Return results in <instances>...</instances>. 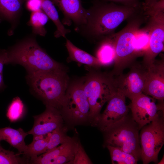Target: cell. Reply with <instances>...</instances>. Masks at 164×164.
Listing matches in <instances>:
<instances>
[{
  "instance_id": "1",
  "label": "cell",
  "mask_w": 164,
  "mask_h": 164,
  "mask_svg": "<svg viewBox=\"0 0 164 164\" xmlns=\"http://www.w3.org/2000/svg\"><path fill=\"white\" fill-rule=\"evenodd\" d=\"M86 9L85 24L76 31L92 43H97L115 33L124 21L144 11L143 7L135 8L101 0H93Z\"/></svg>"
},
{
  "instance_id": "2",
  "label": "cell",
  "mask_w": 164,
  "mask_h": 164,
  "mask_svg": "<svg viewBox=\"0 0 164 164\" xmlns=\"http://www.w3.org/2000/svg\"><path fill=\"white\" fill-rule=\"evenodd\" d=\"M33 35L24 38L7 50V64L20 65L27 73L67 71L39 45Z\"/></svg>"
},
{
  "instance_id": "3",
  "label": "cell",
  "mask_w": 164,
  "mask_h": 164,
  "mask_svg": "<svg viewBox=\"0 0 164 164\" xmlns=\"http://www.w3.org/2000/svg\"><path fill=\"white\" fill-rule=\"evenodd\" d=\"M147 19L144 11L136 14L126 20L127 23L121 30L112 35L115 51L114 67L111 72L113 76L122 73L123 70L134 64L138 57L135 48L136 36Z\"/></svg>"
},
{
  "instance_id": "4",
  "label": "cell",
  "mask_w": 164,
  "mask_h": 164,
  "mask_svg": "<svg viewBox=\"0 0 164 164\" xmlns=\"http://www.w3.org/2000/svg\"><path fill=\"white\" fill-rule=\"evenodd\" d=\"M27 73V82L36 96L46 106L60 111L69 84L67 71Z\"/></svg>"
},
{
  "instance_id": "5",
  "label": "cell",
  "mask_w": 164,
  "mask_h": 164,
  "mask_svg": "<svg viewBox=\"0 0 164 164\" xmlns=\"http://www.w3.org/2000/svg\"><path fill=\"white\" fill-rule=\"evenodd\" d=\"M83 80L90 107L89 124L94 126L103 105L118 91L115 78L111 72L92 71Z\"/></svg>"
},
{
  "instance_id": "6",
  "label": "cell",
  "mask_w": 164,
  "mask_h": 164,
  "mask_svg": "<svg viewBox=\"0 0 164 164\" xmlns=\"http://www.w3.org/2000/svg\"><path fill=\"white\" fill-rule=\"evenodd\" d=\"M138 126L129 114L119 121L105 128L101 131L104 137L103 146L117 148L141 159Z\"/></svg>"
},
{
  "instance_id": "7",
  "label": "cell",
  "mask_w": 164,
  "mask_h": 164,
  "mask_svg": "<svg viewBox=\"0 0 164 164\" xmlns=\"http://www.w3.org/2000/svg\"><path fill=\"white\" fill-rule=\"evenodd\" d=\"M83 82L82 79L69 84L60 110L64 121L69 125L89 123L90 107Z\"/></svg>"
},
{
  "instance_id": "8",
  "label": "cell",
  "mask_w": 164,
  "mask_h": 164,
  "mask_svg": "<svg viewBox=\"0 0 164 164\" xmlns=\"http://www.w3.org/2000/svg\"><path fill=\"white\" fill-rule=\"evenodd\" d=\"M145 13L148 16V21L144 28L148 32L149 41L142 65L147 68L164 49V7L152 6L145 10Z\"/></svg>"
},
{
  "instance_id": "9",
  "label": "cell",
  "mask_w": 164,
  "mask_h": 164,
  "mask_svg": "<svg viewBox=\"0 0 164 164\" xmlns=\"http://www.w3.org/2000/svg\"><path fill=\"white\" fill-rule=\"evenodd\" d=\"M139 134L141 159L143 164L158 162L159 153L164 143V115L143 126Z\"/></svg>"
},
{
  "instance_id": "10",
  "label": "cell",
  "mask_w": 164,
  "mask_h": 164,
  "mask_svg": "<svg viewBox=\"0 0 164 164\" xmlns=\"http://www.w3.org/2000/svg\"><path fill=\"white\" fill-rule=\"evenodd\" d=\"M157 100L143 93L135 97L129 107L132 117L139 129L164 114L163 102L156 104Z\"/></svg>"
},
{
  "instance_id": "11",
  "label": "cell",
  "mask_w": 164,
  "mask_h": 164,
  "mask_svg": "<svg viewBox=\"0 0 164 164\" xmlns=\"http://www.w3.org/2000/svg\"><path fill=\"white\" fill-rule=\"evenodd\" d=\"M126 74L115 78L118 90L131 101L142 93L146 79L147 69L142 65L134 63Z\"/></svg>"
},
{
  "instance_id": "12",
  "label": "cell",
  "mask_w": 164,
  "mask_h": 164,
  "mask_svg": "<svg viewBox=\"0 0 164 164\" xmlns=\"http://www.w3.org/2000/svg\"><path fill=\"white\" fill-rule=\"evenodd\" d=\"M126 97L118 91L108 101L105 110L100 114L94 126L101 131L128 114L130 108L126 105Z\"/></svg>"
},
{
  "instance_id": "13",
  "label": "cell",
  "mask_w": 164,
  "mask_h": 164,
  "mask_svg": "<svg viewBox=\"0 0 164 164\" xmlns=\"http://www.w3.org/2000/svg\"><path fill=\"white\" fill-rule=\"evenodd\" d=\"M45 111L33 116L32 128L27 132L33 136L46 134L63 125V119L60 111L50 106L46 105Z\"/></svg>"
},
{
  "instance_id": "14",
  "label": "cell",
  "mask_w": 164,
  "mask_h": 164,
  "mask_svg": "<svg viewBox=\"0 0 164 164\" xmlns=\"http://www.w3.org/2000/svg\"><path fill=\"white\" fill-rule=\"evenodd\" d=\"M142 93L155 99H164V63L163 59L155 60L147 68L146 79Z\"/></svg>"
},
{
  "instance_id": "15",
  "label": "cell",
  "mask_w": 164,
  "mask_h": 164,
  "mask_svg": "<svg viewBox=\"0 0 164 164\" xmlns=\"http://www.w3.org/2000/svg\"><path fill=\"white\" fill-rule=\"evenodd\" d=\"M62 13V22L70 26L73 23L75 30L85 24L86 9L83 6L81 0H51Z\"/></svg>"
},
{
  "instance_id": "16",
  "label": "cell",
  "mask_w": 164,
  "mask_h": 164,
  "mask_svg": "<svg viewBox=\"0 0 164 164\" xmlns=\"http://www.w3.org/2000/svg\"><path fill=\"white\" fill-rule=\"evenodd\" d=\"M25 0H0V22L6 20L11 24L9 34L13 33L20 17Z\"/></svg>"
},
{
  "instance_id": "17",
  "label": "cell",
  "mask_w": 164,
  "mask_h": 164,
  "mask_svg": "<svg viewBox=\"0 0 164 164\" xmlns=\"http://www.w3.org/2000/svg\"><path fill=\"white\" fill-rule=\"evenodd\" d=\"M65 46L69 54L68 61H75L95 68L103 66L96 57L76 46L67 39Z\"/></svg>"
},
{
  "instance_id": "18",
  "label": "cell",
  "mask_w": 164,
  "mask_h": 164,
  "mask_svg": "<svg viewBox=\"0 0 164 164\" xmlns=\"http://www.w3.org/2000/svg\"><path fill=\"white\" fill-rule=\"evenodd\" d=\"M28 135L21 128L16 129L10 127L0 128V137L2 141L5 140L17 149L20 155L22 154L27 145L24 139Z\"/></svg>"
},
{
  "instance_id": "19",
  "label": "cell",
  "mask_w": 164,
  "mask_h": 164,
  "mask_svg": "<svg viewBox=\"0 0 164 164\" xmlns=\"http://www.w3.org/2000/svg\"><path fill=\"white\" fill-rule=\"evenodd\" d=\"M41 9L53 22L56 28L54 36L58 38L62 36L66 38L67 34L71 30L66 28L60 20L58 12L55 5L51 0H41Z\"/></svg>"
},
{
  "instance_id": "20",
  "label": "cell",
  "mask_w": 164,
  "mask_h": 164,
  "mask_svg": "<svg viewBox=\"0 0 164 164\" xmlns=\"http://www.w3.org/2000/svg\"><path fill=\"white\" fill-rule=\"evenodd\" d=\"M112 35L97 42L98 46L96 51V57L103 66L110 65L114 62L115 51Z\"/></svg>"
},
{
  "instance_id": "21",
  "label": "cell",
  "mask_w": 164,
  "mask_h": 164,
  "mask_svg": "<svg viewBox=\"0 0 164 164\" xmlns=\"http://www.w3.org/2000/svg\"><path fill=\"white\" fill-rule=\"evenodd\" d=\"M51 132L48 134L33 136L32 142L28 145L22 154L30 163L39 155L45 153Z\"/></svg>"
},
{
  "instance_id": "22",
  "label": "cell",
  "mask_w": 164,
  "mask_h": 164,
  "mask_svg": "<svg viewBox=\"0 0 164 164\" xmlns=\"http://www.w3.org/2000/svg\"><path fill=\"white\" fill-rule=\"evenodd\" d=\"M77 138L70 137L64 142L54 149L38 156L30 163L35 164H50L51 162L60 156L76 142Z\"/></svg>"
},
{
  "instance_id": "23",
  "label": "cell",
  "mask_w": 164,
  "mask_h": 164,
  "mask_svg": "<svg viewBox=\"0 0 164 164\" xmlns=\"http://www.w3.org/2000/svg\"><path fill=\"white\" fill-rule=\"evenodd\" d=\"M49 18L42 10L32 12L28 25L30 26L34 35L44 36L47 33L45 25Z\"/></svg>"
},
{
  "instance_id": "24",
  "label": "cell",
  "mask_w": 164,
  "mask_h": 164,
  "mask_svg": "<svg viewBox=\"0 0 164 164\" xmlns=\"http://www.w3.org/2000/svg\"><path fill=\"white\" fill-rule=\"evenodd\" d=\"M109 152L113 164H136L138 161L133 155L120 149L107 145L106 147Z\"/></svg>"
},
{
  "instance_id": "25",
  "label": "cell",
  "mask_w": 164,
  "mask_h": 164,
  "mask_svg": "<svg viewBox=\"0 0 164 164\" xmlns=\"http://www.w3.org/2000/svg\"><path fill=\"white\" fill-rule=\"evenodd\" d=\"M25 107L22 101L19 97H15L7 108L6 115L11 122L18 121L23 116Z\"/></svg>"
},
{
  "instance_id": "26",
  "label": "cell",
  "mask_w": 164,
  "mask_h": 164,
  "mask_svg": "<svg viewBox=\"0 0 164 164\" xmlns=\"http://www.w3.org/2000/svg\"><path fill=\"white\" fill-rule=\"evenodd\" d=\"M67 127L63 126L52 132L45 152L54 149L68 140L70 137L67 135Z\"/></svg>"
},
{
  "instance_id": "27",
  "label": "cell",
  "mask_w": 164,
  "mask_h": 164,
  "mask_svg": "<svg viewBox=\"0 0 164 164\" xmlns=\"http://www.w3.org/2000/svg\"><path fill=\"white\" fill-rule=\"evenodd\" d=\"M29 163L26 158L20 156L19 153L7 150L2 147L0 145V164H19Z\"/></svg>"
},
{
  "instance_id": "28",
  "label": "cell",
  "mask_w": 164,
  "mask_h": 164,
  "mask_svg": "<svg viewBox=\"0 0 164 164\" xmlns=\"http://www.w3.org/2000/svg\"><path fill=\"white\" fill-rule=\"evenodd\" d=\"M149 36L148 31L144 28L138 31L136 36L135 48L138 56L143 55L149 43Z\"/></svg>"
},
{
  "instance_id": "29",
  "label": "cell",
  "mask_w": 164,
  "mask_h": 164,
  "mask_svg": "<svg viewBox=\"0 0 164 164\" xmlns=\"http://www.w3.org/2000/svg\"><path fill=\"white\" fill-rule=\"evenodd\" d=\"M68 164H93L92 162L85 151L80 141L78 140L75 147L73 159Z\"/></svg>"
},
{
  "instance_id": "30",
  "label": "cell",
  "mask_w": 164,
  "mask_h": 164,
  "mask_svg": "<svg viewBox=\"0 0 164 164\" xmlns=\"http://www.w3.org/2000/svg\"><path fill=\"white\" fill-rule=\"evenodd\" d=\"M103 1L112 2L116 4L135 8L143 7V3L139 0H101Z\"/></svg>"
},
{
  "instance_id": "31",
  "label": "cell",
  "mask_w": 164,
  "mask_h": 164,
  "mask_svg": "<svg viewBox=\"0 0 164 164\" xmlns=\"http://www.w3.org/2000/svg\"><path fill=\"white\" fill-rule=\"evenodd\" d=\"M7 50H0V89L4 86L3 77V70L4 65L7 64Z\"/></svg>"
},
{
  "instance_id": "32",
  "label": "cell",
  "mask_w": 164,
  "mask_h": 164,
  "mask_svg": "<svg viewBox=\"0 0 164 164\" xmlns=\"http://www.w3.org/2000/svg\"><path fill=\"white\" fill-rule=\"evenodd\" d=\"M26 8L31 12L41 9V0H25Z\"/></svg>"
},
{
  "instance_id": "33",
  "label": "cell",
  "mask_w": 164,
  "mask_h": 164,
  "mask_svg": "<svg viewBox=\"0 0 164 164\" xmlns=\"http://www.w3.org/2000/svg\"><path fill=\"white\" fill-rule=\"evenodd\" d=\"M159 0H145L144 2L143 3L144 10H145Z\"/></svg>"
},
{
  "instance_id": "34",
  "label": "cell",
  "mask_w": 164,
  "mask_h": 164,
  "mask_svg": "<svg viewBox=\"0 0 164 164\" xmlns=\"http://www.w3.org/2000/svg\"><path fill=\"white\" fill-rule=\"evenodd\" d=\"M164 155H163L162 159L161 160V161L160 162H158L157 164H162L164 163Z\"/></svg>"
},
{
  "instance_id": "35",
  "label": "cell",
  "mask_w": 164,
  "mask_h": 164,
  "mask_svg": "<svg viewBox=\"0 0 164 164\" xmlns=\"http://www.w3.org/2000/svg\"><path fill=\"white\" fill-rule=\"evenodd\" d=\"M1 141H2V140H1V138H0V142H1Z\"/></svg>"
}]
</instances>
